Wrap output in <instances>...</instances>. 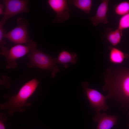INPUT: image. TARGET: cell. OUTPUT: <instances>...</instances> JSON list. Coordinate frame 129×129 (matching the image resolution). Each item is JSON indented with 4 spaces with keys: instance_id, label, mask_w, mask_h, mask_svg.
<instances>
[{
    "instance_id": "obj_13",
    "label": "cell",
    "mask_w": 129,
    "mask_h": 129,
    "mask_svg": "<svg viewBox=\"0 0 129 129\" xmlns=\"http://www.w3.org/2000/svg\"><path fill=\"white\" fill-rule=\"evenodd\" d=\"M106 38L107 40L113 46H115L120 42L122 36V31L118 28L114 30L110 28L107 29Z\"/></svg>"
},
{
    "instance_id": "obj_15",
    "label": "cell",
    "mask_w": 129,
    "mask_h": 129,
    "mask_svg": "<svg viewBox=\"0 0 129 129\" xmlns=\"http://www.w3.org/2000/svg\"><path fill=\"white\" fill-rule=\"evenodd\" d=\"M114 11L117 15L123 16L129 13V1H124L116 5Z\"/></svg>"
},
{
    "instance_id": "obj_14",
    "label": "cell",
    "mask_w": 129,
    "mask_h": 129,
    "mask_svg": "<svg viewBox=\"0 0 129 129\" xmlns=\"http://www.w3.org/2000/svg\"><path fill=\"white\" fill-rule=\"evenodd\" d=\"M68 3L89 14L91 10L92 1L91 0H70L68 1Z\"/></svg>"
},
{
    "instance_id": "obj_8",
    "label": "cell",
    "mask_w": 129,
    "mask_h": 129,
    "mask_svg": "<svg viewBox=\"0 0 129 129\" xmlns=\"http://www.w3.org/2000/svg\"><path fill=\"white\" fill-rule=\"evenodd\" d=\"M48 2L56 14V17L53 21V23H61L69 18L71 10L68 5V1L66 0H49Z\"/></svg>"
},
{
    "instance_id": "obj_4",
    "label": "cell",
    "mask_w": 129,
    "mask_h": 129,
    "mask_svg": "<svg viewBox=\"0 0 129 129\" xmlns=\"http://www.w3.org/2000/svg\"><path fill=\"white\" fill-rule=\"evenodd\" d=\"M16 22L17 26L6 33L4 38L15 44H25L27 45L36 47V43L30 39L28 35V22L21 18H18Z\"/></svg>"
},
{
    "instance_id": "obj_2",
    "label": "cell",
    "mask_w": 129,
    "mask_h": 129,
    "mask_svg": "<svg viewBox=\"0 0 129 129\" xmlns=\"http://www.w3.org/2000/svg\"><path fill=\"white\" fill-rule=\"evenodd\" d=\"M39 83L36 79H33L25 84L16 94L4 96L5 98H8V100L0 105L1 109H7L10 115L16 112L25 111V109L24 108L31 106V103L27 102V100L35 92Z\"/></svg>"
},
{
    "instance_id": "obj_11",
    "label": "cell",
    "mask_w": 129,
    "mask_h": 129,
    "mask_svg": "<svg viewBox=\"0 0 129 129\" xmlns=\"http://www.w3.org/2000/svg\"><path fill=\"white\" fill-rule=\"evenodd\" d=\"M77 58V55L75 53L63 50L59 53L56 58L57 63L63 65L65 68H67L69 66L68 64H75Z\"/></svg>"
},
{
    "instance_id": "obj_18",
    "label": "cell",
    "mask_w": 129,
    "mask_h": 129,
    "mask_svg": "<svg viewBox=\"0 0 129 129\" xmlns=\"http://www.w3.org/2000/svg\"><path fill=\"white\" fill-rule=\"evenodd\" d=\"M7 118L5 114L0 113V129H5L4 122L6 121Z\"/></svg>"
},
{
    "instance_id": "obj_6",
    "label": "cell",
    "mask_w": 129,
    "mask_h": 129,
    "mask_svg": "<svg viewBox=\"0 0 129 129\" xmlns=\"http://www.w3.org/2000/svg\"><path fill=\"white\" fill-rule=\"evenodd\" d=\"M81 84L84 93L91 107L96 113L102 110L106 111L109 109V107L106 103L108 99L106 96L103 95L95 89L89 88L88 83L87 82H83Z\"/></svg>"
},
{
    "instance_id": "obj_7",
    "label": "cell",
    "mask_w": 129,
    "mask_h": 129,
    "mask_svg": "<svg viewBox=\"0 0 129 129\" xmlns=\"http://www.w3.org/2000/svg\"><path fill=\"white\" fill-rule=\"evenodd\" d=\"M28 1L26 0H3L4 9L0 24L4 25L6 21L12 17L22 13L28 12Z\"/></svg>"
},
{
    "instance_id": "obj_3",
    "label": "cell",
    "mask_w": 129,
    "mask_h": 129,
    "mask_svg": "<svg viewBox=\"0 0 129 129\" xmlns=\"http://www.w3.org/2000/svg\"><path fill=\"white\" fill-rule=\"evenodd\" d=\"M36 47L31 49L28 57L29 61L27 64L28 68L37 67L51 72V76L55 77L56 74L60 71L56 65V58L51 57Z\"/></svg>"
},
{
    "instance_id": "obj_19",
    "label": "cell",
    "mask_w": 129,
    "mask_h": 129,
    "mask_svg": "<svg viewBox=\"0 0 129 129\" xmlns=\"http://www.w3.org/2000/svg\"><path fill=\"white\" fill-rule=\"evenodd\" d=\"M4 4H0V14L3 15L4 12Z\"/></svg>"
},
{
    "instance_id": "obj_16",
    "label": "cell",
    "mask_w": 129,
    "mask_h": 129,
    "mask_svg": "<svg viewBox=\"0 0 129 129\" xmlns=\"http://www.w3.org/2000/svg\"><path fill=\"white\" fill-rule=\"evenodd\" d=\"M118 28L122 31L129 28V13L122 16L120 18Z\"/></svg>"
},
{
    "instance_id": "obj_17",
    "label": "cell",
    "mask_w": 129,
    "mask_h": 129,
    "mask_svg": "<svg viewBox=\"0 0 129 129\" xmlns=\"http://www.w3.org/2000/svg\"><path fill=\"white\" fill-rule=\"evenodd\" d=\"M3 26L4 25L0 24V46L1 48L4 47L6 43V42L3 39L6 33L3 28Z\"/></svg>"
},
{
    "instance_id": "obj_5",
    "label": "cell",
    "mask_w": 129,
    "mask_h": 129,
    "mask_svg": "<svg viewBox=\"0 0 129 129\" xmlns=\"http://www.w3.org/2000/svg\"><path fill=\"white\" fill-rule=\"evenodd\" d=\"M36 47L19 44H17L9 49L5 47L1 48L0 54L6 59V68L8 69L16 68L17 66L16 60L30 53L32 48Z\"/></svg>"
},
{
    "instance_id": "obj_1",
    "label": "cell",
    "mask_w": 129,
    "mask_h": 129,
    "mask_svg": "<svg viewBox=\"0 0 129 129\" xmlns=\"http://www.w3.org/2000/svg\"><path fill=\"white\" fill-rule=\"evenodd\" d=\"M103 91L108 99L114 100L120 107L129 109V68L111 66L103 73Z\"/></svg>"
},
{
    "instance_id": "obj_20",
    "label": "cell",
    "mask_w": 129,
    "mask_h": 129,
    "mask_svg": "<svg viewBox=\"0 0 129 129\" xmlns=\"http://www.w3.org/2000/svg\"><path fill=\"white\" fill-rule=\"evenodd\" d=\"M128 114L129 116V111L128 112ZM127 126L129 128V124H128Z\"/></svg>"
},
{
    "instance_id": "obj_10",
    "label": "cell",
    "mask_w": 129,
    "mask_h": 129,
    "mask_svg": "<svg viewBox=\"0 0 129 129\" xmlns=\"http://www.w3.org/2000/svg\"><path fill=\"white\" fill-rule=\"evenodd\" d=\"M108 0H102L95 16L89 18L92 24L96 26L100 23H108L107 13L108 10Z\"/></svg>"
},
{
    "instance_id": "obj_9",
    "label": "cell",
    "mask_w": 129,
    "mask_h": 129,
    "mask_svg": "<svg viewBox=\"0 0 129 129\" xmlns=\"http://www.w3.org/2000/svg\"><path fill=\"white\" fill-rule=\"evenodd\" d=\"M119 119L118 115H111L105 113H96L93 119L97 123L96 129H111L116 124Z\"/></svg>"
},
{
    "instance_id": "obj_12",
    "label": "cell",
    "mask_w": 129,
    "mask_h": 129,
    "mask_svg": "<svg viewBox=\"0 0 129 129\" xmlns=\"http://www.w3.org/2000/svg\"><path fill=\"white\" fill-rule=\"evenodd\" d=\"M110 50L109 59L111 63L115 64L122 63L125 59L129 56L128 54L124 53L120 49L115 47L109 46Z\"/></svg>"
}]
</instances>
